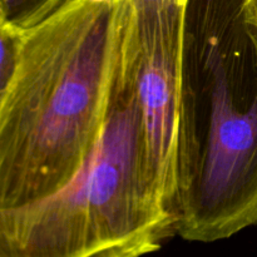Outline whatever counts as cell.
<instances>
[{
    "label": "cell",
    "instance_id": "cell-1",
    "mask_svg": "<svg viewBox=\"0 0 257 257\" xmlns=\"http://www.w3.org/2000/svg\"><path fill=\"white\" fill-rule=\"evenodd\" d=\"M127 0H68L28 33L0 107V211L64 187L107 115Z\"/></svg>",
    "mask_w": 257,
    "mask_h": 257
},
{
    "label": "cell",
    "instance_id": "cell-2",
    "mask_svg": "<svg viewBox=\"0 0 257 257\" xmlns=\"http://www.w3.org/2000/svg\"><path fill=\"white\" fill-rule=\"evenodd\" d=\"M176 233L225 240L257 223V45L243 0H188Z\"/></svg>",
    "mask_w": 257,
    "mask_h": 257
},
{
    "label": "cell",
    "instance_id": "cell-3",
    "mask_svg": "<svg viewBox=\"0 0 257 257\" xmlns=\"http://www.w3.org/2000/svg\"><path fill=\"white\" fill-rule=\"evenodd\" d=\"M176 233L148 163L136 64L123 28L94 151L58 192L0 211V257H143Z\"/></svg>",
    "mask_w": 257,
    "mask_h": 257
},
{
    "label": "cell",
    "instance_id": "cell-4",
    "mask_svg": "<svg viewBox=\"0 0 257 257\" xmlns=\"http://www.w3.org/2000/svg\"><path fill=\"white\" fill-rule=\"evenodd\" d=\"M68 0H0V24L27 35L49 19Z\"/></svg>",
    "mask_w": 257,
    "mask_h": 257
},
{
    "label": "cell",
    "instance_id": "cell-5",
    "mask_svg": "<svg viewBox=\"0 0 257 257\" xmlns=\"http://www.w3.org/2000/svg\"><path fill=\"white\" fill-rule=\"evenodd\" d=\"M24 38L0 24V107L14 80Z\"/></svg>",
    "mask_w": 257,
    "mask_h": 257
},
{
    "label": "cell",
    "instance_id": "cell-6",
    "mask_svg": "<svg viewBox=\"0 0 257 257\" xmlns=\"http://www.w3.org/2000/svg\"><path fill=\"white\" fill-rule=\"evenodd\" d=\"M243 15L257 45V0H243Z\"/></svg>",
    "mask_w": 257,
    "mask_h": 257
}]
</instances>
